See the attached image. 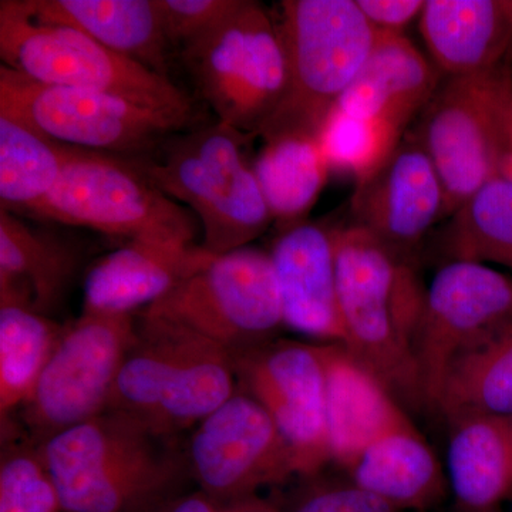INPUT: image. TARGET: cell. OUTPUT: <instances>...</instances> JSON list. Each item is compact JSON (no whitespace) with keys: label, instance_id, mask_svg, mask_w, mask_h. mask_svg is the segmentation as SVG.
Listing matches in <instances>:
<instances>
[{"label":"cell","instance_id":"8992f818","mask_svg":"<svg viewBox=\"0 0 512 512\" xmlns=\"http://www.w3.org/2000/svg\"><path fill=\"white\" fill-rule=\"evenodd\" d=\"M2 64L35 82L123 97L197 124L194 101L140 63L107 49L69 26L39 22L22 0L0 2Z\"/></svg>","mask_w":512,"mask_h":512},{"label":"cell","instance_id":"d4e9b609","mask_svg":"<svg viewBox=\"0 0 512 512\" xmlns=\"http://www.w3.org/2000/svg\"><path fill=\"white\" fill-rule=\"evenodd\" d=\"M447 476L464 512H494L512 495V421L488 414L450 420Z\"/></svg>","mask_w":512,"mask_h":512},{"label":"cell","instance_id":"44dd1931","mask_svg":"<svg viewBox=\"0 0 512 512\" xmlns=\"http://www.w3.org/2000/svg\"><path fill=\"white\" fill-rule=\"evenodd\" d=\"M332 461L346 471L370 443L407 421L393 393L340 343L320 345Z\"/></svg>","mask_w":512,"mask_h":512},{"label":"cell","instance_id":"7402d4cb","mask_svg":"<svg viewBox=\"0 0 512 512\" xmlns=\"http://www.w3.org/2000/svg\"><path fill=\"white\" fill-rule=\"evenodd\" d=\"M39 22L69 26L170 79L175 53L158 0H22Z\"/></svg>","mask_w":512,"mask_h":512},{"label":"cell","instance_id":"cb8c5ba5","mask_svg":"<svg viewBox=\"0 0 512 512\" xmlns=\"http://www.w3.org/2000/svg\"><path fill=\"white\" fill-rule=\"evenodd\" d=\"M348 473L350 483L399 511L431 507L446 493L439 460L410 420L377 437Z\"/></svg>","mask_w":512,"mask_h":512},{"label":"cell","instance_id":"ab89813d","mask_svg":"<svg viewBox=\"0 0 512 512\" xmlns=\"http://www.w3.org/2000/svg\"><path fill=\"white\" fill-rule=\"evenodd\" d=\"M511 421H512V419H511Z\"/></svg>","mask_w":512,"mask_h":512},{"label":"cell","instance_id":"d6a6232c","mask_svg":"<svg viewBox=\"0 0 512 512\" xmlns=\"http://www.w3.org/2000/svg\"><path fill=\"white\" fill-rule=\"evenodd\" d=\"M241 0H158L165 35L175 56L217 28Z\"/></svg>","mask_w":512,"mask_h":512},{"label":"cell","instance_id":"d6986e66","mask_svg":"<svg viewBox=\"0 0 512 512\" xmlns=\"http://www.w3.org/2000/svg\"><path fill=\"white\" fill-rule=\"evenodd\" d=\"M211 256L198 244L128 241L87 272L83 312L136 315L163 299Z\"/></svg>","mask_w":512,"mask_h":512},{"label":"cell","instance_id":"4fadbf2b","mask_svg":"<svg viewBox=\"0 0 512 512\" xmlns=\"http://www.w3.org/2000/svg\"><path fill=\"white\" fill-rule=\"evenodd\" d=\"M511 322V278L481 262L441 266L424 293L414 342L426 404H436L458 357Z\"/></svg>","mask_w":512,"mask_h":512},{"label":"cell","instance_id":"603a6c76","mask_svg":"<svg viewBox=\"0 0 512 512\" xmlns=\"http://www.w3.org/2000/svg\"><path fill=\"white\" fill-rule=\"evenodd\" d=\"M79 266L69 241L0 208V301L47 315L62 303Z\"/></svg>","mask_w":512,"mask_h":512},{"label":"cell","instance_id":"30bf717a","mask_svg":"<svg viewBox=\"0 0 512 512\" xmlns=\"http://www.w3.org/2000/svg\"><path fill=\"white\" fill-rule=\"evenodd\" d=\"M0 114L64 146L123 158L144 156L164 138L195 126L113 94L35 82L5 64H0Z\"/></svg>","mask_w":512,"mask_h":512},{"label":"cell","instance_id":"f1b7e54d","mask_svg":"<svg viewBox=\"0 0 512 512\" xmlns=\"http://www.w3.org/2000/svg\"><path fill=\"white\" fill-rule=\"evenodd\" d=\"M64 328L23 303L0 301V414L25 406Z\"/></svg>","mask_w":512,"mask_h":512},{"label":"cell","instance_id":"836d02e7","mask_svg":"<svg viewBox=\"0 0 512 512\" xmlns=\"http://www.w3.org/2000/svg\"><path fill=\"white\" fill-rule=\"evenodd\" d=\"M293 512H400L353 483L329 485L306 495Z\"/></svg>","mask_w":512,"mask_h":512},{"label":"cell","instance_id":"7c38bea8","mask_svg":"<svg viewBox=\"0 0 512 512\" xmlns=\"http://www.w3.org/2000/svg\"><path fill=\"white\" fill-rule=\"evenodd\" d=\"M136 340L137 313L83 312L64 328L35 392L23 406L39 446L106 410Z\"/></svg>","mask_w":512,"mask_h":512},{"label":"cell","instance_id":"ba28073f","mask_svg":"<svg viewBox=\"0 0 512 512\" xmlns=\"http://www.w3.org/2000/svg\"><path fill=\"white\" fill-rule=\"evenodd\" d=\"M26 215L128 241L195 244L201 229L188 208L148 183L126 158L82 148H74L55 188Z\"/></svg>","mask_w":512,"mask_h":512},{"label":"cell","instance_id":"5b68a950","mask_svg":"<svg viewBox=\"0 0 512 512\" xmlns=\"http://www.w3.org/2000/svg\"><path fill=\"white\" fill-rule=\"evenodd\" d=\"M274 19L288 86L258 136L264 141L289 134L319 137L330 111L369 59L379 30L356 0H284Z\"/></svg>","mask_w":512,"mask_h":512},{"label":"cell","instance_id":"ac0fdd59","mask_svg":"<svg viewBox=\"0 0 512 512\" xmlns=\"http://www.w3.org/2000/svg\"><path fill=\"white\" fill-rule=\"evenodd\" d=\"M443 74L404 33L379 30L375 47L335 110L404 137L439 89Z\"/></svg>","mask_w":512,"mask_h":512},{"label":"cell","instance_id":"83f0119b","mask_svg":"<svg viewBox=\"0 0 512 512\" xmlns=\"http://www.w3.org/2000/svg\"><path fill=\"white\" fill-rule=\"evenodd\" d=\"M74 147L57 143L8 114H0L2 210L26 214L55 188Z\"/></svg>","mask_w":512,"mask_h":512},{"label":"cell","instance_id":"4dcf8cb0","mask_svg":"<svg viewBox=\"0 0 512 512\" xmlns=\"http://www.w3.org/2000/svg\"><path fill=\"white\" fill-rule=\"evenodd\" d=\"M402 140L403 136L387 127L335 109L330 111L319 133L330 171L350 174L356 184L375 173Z\"/></svg>","mask_w":512,"mask_h":512},{"label":"cell","instance_id":"484cf974","mask_svg":"<svg viewBox=\"0 0 512 512\" xmlns=\"http://www.w3.org/2000/svg\"><path fill=\"white\" fill-rule=\"evenodd\" d=\"M264 143L252 168L266 205L282 229L301 224L330 173L319 137L289 134Z\"/></svg>","mask_w":512,"mask_h":512},{"label":"cell","instance_id":"e575fe53","mask_svg":"<svg viewBox=\"0 0 512 512\" xmlns=\"http://www.w3.org/2000/svg\"><path fill=\"white\" fill-rule=\"evenodd\" d=\"M366 19L377 30L403 33L423 12L426 0H356Z\"/></svg>","mask_w":512,"mask_h":512},{"label":"cell","instance_id":"f35d334b","mask_svg":"<svg viewBox=\"0 0 512 512\" xmlns=\"http://www.w3.org/2000/svg\"><path fill=\"white\" fill-rule=\"evenodd\" d=\"M510 9H511V16H512V0H510Z\"/></svg>","mask_w":512,"mask_h":512},{"label":"cell","instance_id":"f546056e","mask_svg":"<svg viewBox=\"0 0 512 512\" xmlns=\"http://www.w3.org/2000/svg\"><path fill=\"white\" fill-rule=\"evenodd\" d=\"M451 261L494 262L512 268V181H488L451 215L444 231Z\"/></svg>","mask_w":512,"mask_h":512},{"label":"cell","instance_id":"5bb4252c","mask_svg":"<svg viewBox=\"0 0 512 512\" xmlns=\"http://www.w3.org/2000/svg\"><path fill=\"white\" fill-rule=\"evenodd\" d=\"M185 454L190 476L215 504L254 495L298 474L271 416L239 389L195 426Z\"/></svg>","mask_w":512,"mask_h":512},{"label":"cell","instance_id":"4316f807","mask_svg":"<svg viewBox=\"0 0 512 512\" xmlns=\"http://www.w3.org/2000/svg\"><path fill=\"white\" fill-rule=\"evenodd\" d=\"M434 406L448 420L467 414L512 419V322L458 357Z\"/></svg>","mask_w":512,"mask_h":512},{"label":"cell","instance_id":"8d00e7d4","mask_svg":"<svg viewBox=\"0 0 512 512\" xmlns=\"http://www.w3.org/2000/svg\"><path fill=\"white\" fill-rule=\"evenodd\" d=\"M215 505V512H281L274 504L262 500L256 494Z\"/></svg>","mask_w":512,"mask_h":512},{"label":"cell","instance_id":"8fae6325","mask_svg":"<svg viewBox=\"0 0 512 512\" xmlns=\"http://www.w3.org/2000/svg\"><path fill=\"white\" fill-rule=\"evenodd\" d=\"M508 64V63H507ZM444 77L410 134L423 147L443 184L444 215L498 177L504 156V69Z\"/></svg>","mask_w":512,"mask_h":512},{"label":"cell","instance_id":"74e56055","mask_svg":"<svg viewBox=\"0 0 512 512\" xmlns=\"http://www.w3.org/2000/svg\"><path fill=\"white\" fill-rule=\"evenodd\" d=\"M507 86L508 92H510L511 100H512V66L511 63L507 66Z\"/></svg>","mask_w":512,"mask_h":512},{"label":"cell","instance_id":"6da1fadb","mask_svg":"<svg viewBox=\"0 0 512 512\" xmlns=\"http://www.w3.org/2000/svg\"><path fill=\"white\" fill-rule=\"evenodd\" d=\"M63 512H147L184 493L187 454L130 414L104 410L40 444Z\"/></svg>","mask_w":512,"mask_h":512},{"label":"cell","instance_id":"277c9868","mask_svg":"<svg viewBox=\"0 0 512 512\" xmlns=\"http://www.w3.org/2000/svg\"><path fill=\"white\" fill-rule=\"evenodd\" d=\"M237 390L228 350L170 320L137 313V340L106 410L130 414L173 436L197 426Z\"/></svg>","mask_w":512,"mask_h":512},{"label":"cell","instance_id":"d590c367","mask_svg":"<svg viewBox=\"0 0 512 512\" xmlns=\"http://www.w3.org/2000/svg\"><path fill=\"white\" fill-rule=\"evenodd\" d=\"M214 501L202 491H184L147 512H215Z\"/></svg>","mask_w":512,"mask_h":512},{"label":"cell","instance_id":"1f68e13d","mask_svg":"<svg viewBox=\"0 0 512 512\" xmlns=\"http://www.w3.org/2000/svg\"><path fill=\"white\" fill-rule=\"evenodd\" d=\"M0 512H63L40 446H18L0 464Z\"/></svg>","mask_w":512,"mask_h":512},{"label":"cell","instance_id":"9a60e30c","mask_svg":"<svg viewBox=\"0 0 512 512\" xmlns=\"http://www.w3.org/2000/svg\"><path fill=\"white\" fill-rule=\"evenodd\" d=\"M234 367L238 389L271 416L298 474L311 476L332 461L320 345L272 340L235 356Z\"/></svg>","mask_w":512,"mask_h":512},{"label":"cell","instance_id":"2e32d148","mask_svg":"<svg viewBox=\"0 0 512 512\" xmlns=\"http://www.w3.org/2000/svg\"><path fill=\"white\" fill-rule=\"evenodd\" d=\"M444 205L439 173L409 134L375 173L356 184L350 224L365 229L400 261L412 264L414 252L443 217Z\"/></svg>","mask_w":512,"mask_h":512},{"label":"cell","instance_id":"9c48e42d","mask_svg":"<svg viewBox=\"0 0 512 512\" xmlns=\"http://www.w3.org/2000/svg\"><path fill=\"white\" fill-rule=\"evenodd\" d=\"M138 313L191 329L232 357L268 345L285 326L271 255L251 245L212 255Z\"/></svg>","mask_w":512,"mask_h":512},{"label":"cell","instance_id":"52a82bcc","mask_svg":"<svg viewBox=\"0 0 512 512\" xmlns=\"http://www.w3.org/2000/svg\"><path fill=\"white\" fill-rule=\"evenodd\" d=\"M178 59L217 120L247 136H258L284 100V45L274 15L255 0H241L224 22Z\"/></svg>","mask_w":512,"mask_h":512},{"label":"cell","instance_id":"e0dca14e","mask_svg":"<svg viewBox=\"0 0 512 512\" xmlns=\"http://www.w3.org/2000/svg\"><path fill=\"white\" fill-rule=\"evenodd\" d=\"M269 255L285 326L325 343L343 345L335 228L303 221L282 229Z\"/></svg>","mask_w":512,"mask_h":512},{"label":"cell","instance_id":"3957f363","mask_svg":"<svg viewBox=\"0 0 512 512\" xmlns=\"http://www.w3.org/2000/svg\"><path fill=\"white\" fill-rule=\"evenodd\" d=\"M249 137L218 120L198 123L126 160L197 217L204 251L222 255L249 247L274 222L244 153Z\"/></svg>","mask_w":512,"mask_h":512},{"label":"cell","instance_id":"7a4b0ae2","mask_svg":"<svg viewBox=\"0 0 512 512\" xmlns=\"http://www.w3.org/2000/svg\"><path fill=\"white\" fill-rule=\"evenodd\" d=\"M335 255L343 346L393 396L426 403L414 349L426 292L412 264L350 222L335 228Z\"/></svg>","mask_w":512,"mask_h":512},{"label":"cell","instance_id":"ffe728a7","mask_svg":"<svg viewBox=\"0 0 512 512\" xmlns=\"http://www.w3.org/2000/svg\"><path fill=\"white\" fill-rule=\"evenodd\" d=\"M420 32L443 77L490 73L511 63L510 0H426Z\"/></svg>","mask_w":512,"mask_h":512}]
</instances>
